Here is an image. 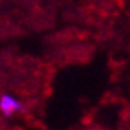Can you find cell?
Here are the masks:
<instances>
[{
	"label": "cell",
	"mask_w": 130,
	"mask_h": 130,
	"mask_svg": "<svg viewBox=\"0 0 130 130\" xmlns=\"http://www.w3.org/2000/svg\"><path fill=\"white\" fill-rule=\"evenodd\" d=\"M24 110V105L19 101V98H15L14 95L5 93L0 96V113L4 117H14L15 113Z\"/></svg>",
	"instance_id": "obj_1"
}]
</instances>
